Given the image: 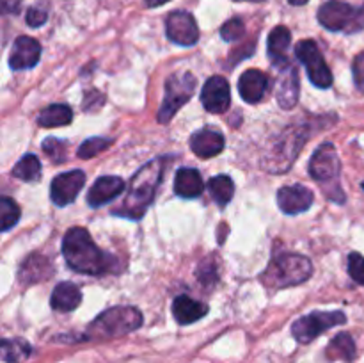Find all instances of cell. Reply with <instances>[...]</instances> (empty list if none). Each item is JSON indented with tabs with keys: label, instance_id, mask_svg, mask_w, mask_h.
Listing matches in <instances>:
<instances>
[{
	"label": "cell",
	"instance_id": "obj_20",
	"mask_svg": "<svg viewBox=\"0 0 364 363\" xmlns=\"http://www.w3.org/2000/svg\"><path fill=\"white\" fill-rule=\"evenodd\" d=\"M208 313V305L201 301H196L191 295H178L173 301V317L181 326H188L192 322H198L199 319Z\"/></svg>",
	"mask_w": 364,
	"mask_h": 363
},
{
	"label": "cell",
	"instance_id": "obj_40",
	"mask_svg": "<svg viewBox=\"0 0 364 363\" xmlns=\"http://www.w3.org/2000/svg\"><path fill=\"white\" fill-rule=\"evenodd\" d=\"M364 28V6L361 9H358V18H355V23H354V31L352 32H358Z\"/></svg>",
	"mask_w": 364,
	"mask_h": 363
},
{
	"label": "cell",
	"instance_id": "obj_11",
	"mask_svg": "<svg viewBox=\"0 0 364 363\" xmlns=\"http://www.w3.org/2000/svg\"><path fill=\"white\" fill-rule=\"evenodd\" d=\"M166 34L180 46H194L199 39V27L187 11H173L166 20Z\"/></svg>",
	"mask_w": 364,
	"mask_h": 363
},
{
	"label": "cell",
	"instance_id": "obj_34",
	"mask_svg": "<svg viewBox=\"0 0 364 363\" xmlns=\"http://www.w3.org/2000/svg\"><path fill=\"white\" fill-rule=\"evenodd\" d=\"M348 274L355 283L364 287V256L359 253H350L348 255Z\"/></svg>",
	"mask_w": 364,
	"mask_h": 363
},
{
	"label": "cell",
	"instance_id": "obj_24",
	"mask_svg": "<svg viewBox=\"0 0 364 363\" xmlns=\"http://www.w3.org/2000/svg\"><path fill=\"white\" fill-rule=\"evenodd\" d=\"M82 302V292L77 285L70 283V281H63V283L57 285L52 292V298H50V305L57 312H73L75 308H78V305Z\"/></svg>",
	"mask_w": 364,
	"mask_h": 363
},
{
	"label": "cell",
	"instance_id": "obj_13",
	"mask_svg": "<svg viewBox=\"0 0 364 363\" xmlns=\"http://www.w3.org/2000/svg\"><path fill=\"white\" fill-rule=\"evenodd\" d=\"M201 103L208 112H226L231 105V89L226 78L220 75L210 77L201 89Z\"/></svg>",
	"mask_w": 364,
	"mask_h": 363
},
{
	"label": "cell",
	"instance_id": "obj_27",
	"mask_svg": "<svg viewBox=\"0 0 364 363\" xmlns=\"http://www.w3.org/2000/svg\"><path fill=\"white\" fill-rule=\"evenodd\" d=\"M327 358L352 362L355 358V342L348 333H340L327 347Z\"/></svg>",
	"mask_w": 364,
	"mask_h": 363
},
{
	"label": "cell",
	"instance_id": "obj_44",
	"mask_svg": "<svg viewBox=\"0 0 364 363\" xmlns=\"http://www.w3.org/2000/svg\"><path fill=\"white\" fill-rule=\"evenodd\" d=\"M361 187H363V191H364V182H363V184H361Z\"/></svg>",
	"mask_w": 364,
	"mask_h": 363
},
{
	"label": "cell",
	"instance_id": "obj_32",
	"mask_svg": "<svg viewBox=\"0 0 364 363\" xmlns=\"http://www.w3.org/2000/svg\"><path fill=\"white\" fill-rule=\"evenodd\" d=\"M66 149H68V141L57 137H48L43 141V152L53 160V162H64L66 160Z\"/></svg>",
	"mask_w": 364,
	"mask_h": 363
},
{
	"label": "cell",
	"instance_id": "obj_33",
	"mask_svg": "<svg viewBox=\"0 0 364 363\" xmlns=\"http://www.w3.org/2000/svg\"><path fill=\"white\" fill-rule=\"evenodd\" d=\"M245 34V23L242 18H231L220 28V36L224 41H238L244 38Z\"/></svg>",
	"mask_w": 364,
	"mask_h": 363
},
{
	"label": "cell",
	"instance_id": "obj_36",
	"mask_svg": "<svg viewBox=\"0 0 364 363\" xmlns=\"http://www.w3.org/2000/svg\"><path fill=\"white\" fill-rule=\"evenodd\" d=\"M352 71H354V80L359 91L364 93V52L359 53L352 64Z\"/></svg>",
	"mask_w": 364,
	"mask_h": 363
},
{
	"label": "cell",
	"instance_id": "obj_21",
	"mask_svg": "<svg viewBox=\"0 0 364 363\" xmlns=\"http://www.w3.org/2000/svg\"><path fill=\"white\" fill-rule=\"evenodd\" d=\"M205 191V182L201 173L194 167H180L174 177V192L183 199L199 198Z\"/></svg>",
	"mask_w": 364,
	"mask_h": 363
},
{
	"label": "cell",
	"instance_id": "obj_42",
	"mask_svg": "<svg viewBox=\"0 0 364 363\" xmlns=\"http://www.w3.org/2000/svg\"><path fill=\"white\" fill-rule=\"evenodd\" d=\"M288 2H290L291 6H304V4H308L309 0H288Z\"/></svg>",
	"mask_w": 364,
	"mask_h": 363
},
{
	"label": "cell",
	"instance_id": "obj_17",
	"mask_svg": "<svg viewBox=\"0 0 364 363\" xmlns=\"http://www.w3.org/2000/svg\"><path fill=\"white\" fill-rule=\"evenodd\" d=\"M52 274L53 269L50 260L39 253H32L21 262L20 269H18V280L21 285H34L48 280Z\"/></svg>",
	"mask_w": 364,
	"mask_h": 363
},
{
	"label": "cell",
	"instance_id": "obj_12",
	"mask_svg": "<svg viewBox=\"0 0 364 363\" xmlns=\"http://www.w3.org/2000/svg\"><path fill=\"white\" fill-rule=\"evenodd\" d=\"M340 171L341 162L334 144H331V142L320 144L313 153L311 160H309V174L316 182L323 184V182L334 180L340 174Z\"/></svg>",
	"mask_w": 364,
	"mask_h": 363
},
{
	"label": "cell",
	"instance_id": "obj_37",
	"mask_svg": "<svg viewBox=\"0 0 364 363\" xmlns=\"http://www.w3.org/2000/svg\"><path fill=\"white\" fill-rule=\"evenodd\" d=\"M198 278L201 280V283L205 285H215L217 283V269L215 265H205L201 263V267L198 269Z\"/></svg>",
	"mask_w": 364,
	"mask_h": 363
},
{
	"label": "cell",
	"instance_id": "obj_8",
	"mask_svg": "<svg viewBox=\"0 0 364 363\" xmlns=\"http://www.w3.org/2000/svg\"><path fill=\"white\" fill-rule=\"evenodd\" d=\"M295 56L306 66V71H308V77L313 85L320 89H327L333 85V73H331L318 45L313 39H304V41L299 43L295 46Z\"/></svg>",
	"mask_w": 364,
	"mask_h": 363
},
{
	"label": "cell",
	"instance_id": "obj_2",
	"mask_svg": "<svg viewBox=\"0 0 364 363\" xmlns=\"http://www.w3.org/2000/svg\"><path fill=\"white\" fill-rule=\"evenodd\" d=\"M164 174V159H153L142 167L135 171L132 180L128 182V192L123 203L114 210V216L124 217V219L139 221L153 203L162 182Z\"/></svg>",
	"mask_w": 364,
	"mask_h": 363
},
{
	"label": "cell",
	"instance_id": "obj_35",
	"mask_svg": "<svg viewBox=\"0 0 364 363\" xmlns=\"http://www.w3.org/2000/svg\"><path fill=\"white\" fill-rule=\"evenodd\" d=\"M46 20H48V11L43 9V7L39 6L31 7V9L27 11V16H25V21H27L28 27L32 28L41 27V25L46 23Z\"/></svg>",
	"mask_w": 364,
	"mask_h": 363
},
{
	"label": "cell",
	"instance_id": "obj_7",
	"mask_svg": "<svg viewBox=\"0 0 364 363\" xmlns=\"http://www.w3.org/2000/svg\"><path fill=\"white\" fill-rule=\"evenodd\" d=\"M345 322H347V315L340 312V310H334V312H313L295 320L294 326H291V335L301 344H309L316 337H320L323 331Z\"/></svg>",
	"mask_w": 364,
	"mask_h": 363
},
{
	"label": "cell",
	"instance_id": "obj_14",
	"mask_svg": "<svg viewBox=\"0 0 364 363\" xmlns=\"http://www.w3.org/2000/svg\"><path fill=\"white\" fill-rule=\"evenodd\" d=\"M313 201H315L313 192L301 184L284 185L277 191V205H279L281 212L288 214V216L306 212L313 205Z\"/></svg>",
	"mask_w": 364,
	"mask_h": 363
},
{
	"label": "cell",
	"instance_id": "obj_28",
	"mask_svg": "<svg viewBox=\"0 0 364 363\" xmlns=\"http://www.w3.org/2000/svg\"><path fill=\"white\" fill-rule=\"evenodd\" d=\"M13 177L20 178L23 182H36L41 177V162L36 155L27 153V155L21 157L16 162V166L13 167Z\"/></svg>",
	"mask_w": 364,
	"mask_h": 363
},
{
	"label": "cell",
	"instance_id": "obj_5",
	"mask_svg": "<svg viewBox=\"0 0 364 363\" xmlns=\"http://www.w3.org/2000/svg\"><path fill=\"white\" fill-rule=\"evenodd\" d=\"M309 130L304 125L299 127H290L277 137L274 142L272 149L267 153L263 159V167L270 173H284L290 169L291 164L295 162L297 155L301 153L302 146L308 141Z\"/></svg>",
	"mask_w": 364,
	"mask_h": 363
},
{
	"label": "cell",
	"instance_id": "obj_30",
	"mask_svg": "<svg viewBox=\"0 0 364 363\" xmlns=\"http://www.w3.org/2000/svg\"><path fill=\"white\" fill-rule=\"evenodd\" d=\"M20 206L14 199L2 196L0 198V224H2V231H9L14 224L20 221Z\"/></svg>",
	"mask_w": 364,
	"mask_h": 363
},
{
	"label": "cell",
	"instance_id": "obj_31",
	"mask_svg": "<svg viewBox=\"0 0 364 363\" xmlns=\"http://www.w3.org/2000/svg\"><path fill=\"white\" fill-rule=\"evenodd\" d=\"M110 144H112V139H109V137H91L78 146L77 155H78V159H82V160L92 159V157H96L98 153L105 152Z\"/></svg>",
	"mask_w": 364,
	"mask_h": 363
},
{
	"label": "cell",
	"instance_id": "obj_41",
	"mask_svg": "<svg viewBox=\"0 0 364 363\" xmlns=\"http://www.w3.org/2000/svg\"><path fill=\"white\" fill-rule=\"evenodd\" d=\"M169 0H144V4L148 7H159V6H164V4H167Z\"/></svg>",
	"mask_w": 364,
	"mask_h": 363
},
{
	"label": "cell",
	"instance_id": "obj_43",
	"mask_svg": "<svg viewBox=\"0 0 364 363\" xmlns=\"http://www.w3.org/2000/svg\"><path fill=\"white\" fill-rule=\"evenodd\" d=\"M249 2H263V0H249Z\"/></svg>",
	"mask_w": 364,
	"mask_h": 363
},
{
	"label": "cell",
	"instance_id": "obj_1",
	"mask_svg": "<svg viewBox=\"0 0 364 363\" xmlns=\"http://www.w3.org/2000/svg\"><path fill=\"white\" fill-rule=\"evenodd\" d=\"M63 256L75 273L105 276L116 269V258L95 244L85 228H71L63 238Z\"/></svg>",
	"mask_w": 364,
	"mask_h": 363
},
{
	"label": "cell",
	"instance_id": "obj_4",
	"mask_svg": "<svg viewBox=\"0 0 364 363\" xmlns=\"http://www.w3.org/2000/svg\"><path fill=\"white\" fill-rule=\"evenodd\" d=\"M142 313L135 306H114L100 313L85 331L89 340H105L132 333L142 326Z\"/></svg>",
	"mask_w": 364,
	"mask_h": 363
},
{
	"label": "cell",
	"instance_id": "obj_19",
	"mask_svg": "<svg viewBox=\"0 0 364 363\" xmlns=\"http://www.w3.org/2000/svg\"><path fill=\"white\" fill-rule=\"evenodd\" d=\"M267 89H269V78L259 70L244 71L240 80H238V91H240V96L244 98V102L247 103L262 102Z\"/></svg>",
	"mask_w": 364,
	"mask_h": 363
},
{
	"label": "cell",
	"instance_id": "obj_22",
	"mask_svg": "<svg viewBox=\"0 0 364 363\" xmlns=\"http://www.w3.org/2000/svg\"><path fill=\"white\" fill-rule=\"evenodd\" d=\"M299 93H301V84H299V73L295 68H284V73L277 82L276 98L281 109H294L299 102Z\"/></svg>",
	"mask_w": 364,
	"mask_h": 363
},
{
	"label": "cell",
	"instance_id": "obj_38",
	"mask_svg": "<svg viewBox=\"0 0 364 363\" xmlns=\"http://www.w3.org/2000/svg\"><path fill=\"white\" fill-rule=\"evenodd\" d=\"M103 103H105V98H103L102 93H98L92 89V91L85 93V98H84V103H82V105H84L85 110H95V109H98V107H102Z\"/></svg>",
	"mask_w": 364,
	"mask_h": 363
},
{
	"label": "cell",
	"instance_id": "obj_15",
	"mask_svg": "<svg viewBox=\"0 0 364 363\" xmlns=\"http://www.w3.org/2000/svg\"><path fill=\"white\" fill-rule=\"evenodd\" d=\"M41 59V45L31 36H20L14 39L9 56V68L14 71L34 68Z\"/></svg>",
	"mask_w": 364,
	"mask_h": 363
},
{
	"label": "cell",
	"instance_id": "obj_9",
	"mask_svg": "<svg viewBox=\"0 0 364 363\" xmlns=\"http://www.w3.org/2000/svg\"><path fill=\"white\" fill-rule=\"evenodd\" d=\"M355 18H358V9L350 4L341 2V0H329L322 4L318 9V21L322 27L331 32H348L354 31Z\"/></svg>",
	"mask_w": 364,
	"mask_h": 363
},
{
	"label": "cell",
	"instance_id": "obj_23",
	"mask_svg": "<svg viewBox=\"0 0 364 363\" xmlns=\"http://www.w3.org/2000/svg\"><path fill=\"white\" fill-rule=\"evenodd\" d=\"M291 43V32L290 28L284 25H277L269 36V57L270 63L276 68L283 70L288 64V48Z\"/></svg>",
	"mask_w": 364,
	"mask_h": 363
},
{
	"label": "cell",
	"instance_id": "obj_26",
	"mask_svg": "<svg viewBox=\"0 0 364 363\" xmlns=\"http://www.w3.org/2000/svg\"><path fill=\"white\" fill-rule=\"evenodd\" d=\"M208 189H210V194H212L213 201L223 209L226 206L228 203L233 199L235 194V184L228 174H217V177L210 178L208 182Z\"/></svg>",
	"mask_w": 364,
	"mask_h": 363
},
{
	"label": "cell",
	"instance_id": "obj_18",
	"mask_svg": "<svg viewBox=\"0 0 364 363\" xmlns=\"http://www.w3.org/2000/svg\"><path fill=\"white\" fill-rule=\"evenodd\" d=\"M224 146H226L224 135L213 128H201V130L194 132L191 137V149L201 159L219 155Z\"/></svg>",
	"mask_w": 364,
	"mask_h": 363
},
{
	"label": "cell",
	"instance_id": "obj_6",
	"mask_svg": "<svg viewBox=\"0 0 364 363\" xmlns=\"http://www.w3.org/2000/svg\"><path fill=\"white\" fill-rule=\"evenodd\" d=\"M196 91V77L188 71H180L167 78L166 93H164L162 105H160L156 120L159 123L166 125L176 116L178 110L192 98Z\"/></svg>",
	"mask_w": 364,
	"mask_h": 363
},
{
	"label": "cell",
	"instance_id": "obj_29",
	"mask_svg": "<svg viewBox=\"0 0 364 363\" xmlns=\"http://www.w3.org/2000/svg\"><path fill=\"white\" fill-rule=\"evenodd\" d=\"M32 347L28 342L14 338V340H2V359L6 363H21L31 356Z\"/></svg>",
	"mask_w": 364,
	"mask_h": 363
},
{
	"label": "cell",
	"instance_id": "obj_39",
	"mask_svg": "<svg viewBox=\"0 0 364 363\" xmlns=\"http://www.w3.org/2000/svg\"><path fill=\"white\" fill-rule=\"evenodd\" d=\"M21 0H2V11L7 14H16L20 11Z\"/></svg>",
	"mask_w": 364,
	"mask_h": 363
},
{
	"label": "cell",
	"instance_id": "obj_10",
	"mask_svg": "<svg viewBox=\"0 0 364 363\" xmlns=\"http://www.w3.org/2000/svg\"><path fill=\"white\" fill-rule=\"evenodd\" d=\"M85 184V173L80 169L66 171V173L57 174L50 185V198H52L53 205L57 206H68L77 199L78 192L82 191Z\"/></svg>",
	"mask_w": 364,
	"mask_h": 363
},
{
	"label": "cell",
	"instance_id": "obj_3",
	"mask_svg": "<svg viewBox=\"0 0 364 363\" xmlns=\"http://www.w3.org/2000/svg\"><path fill=\"white\" fill-rule=\"evenodd\" d=\"M313 274V265L308 256L295 255V253H279L269 262L267 269L262 273V281L270 290L295 287L304 283Z\"/></svg>",
	"mask_w": 364,
	"mask_h": 363
},
{
	"label": "cell",
	"instance_id": "obj_16",
	"mask_svg": "<svg viewBox=\"0 0 364 363\" xmlns=\"http://www.w3.org/2000/svg\"><path fill=\"white\" fill-rule=\"evenodd\" d=\"M124 191V180L121 177H100L87 192V205L92 209L107 205Z\"/></svg>",
	"mask_w": 364,
	"mask_h": 363
},
{
	"label": "cell",
	"instance_id": "obj_25",
	"mask_svg": "<svg viewBox=\"0 0 364 363\" xmlns=\"http://www.w3.org/2000/svg\"><path fill=\"white\" fill-rule=\"evenodd\" d=\"M73 121V110L66 103H53L43 109L38 116V125L43 128L66 127Z\"/></svg>",
	"mask_w": 364,
	"mask_h": 363
}]
</instances>
